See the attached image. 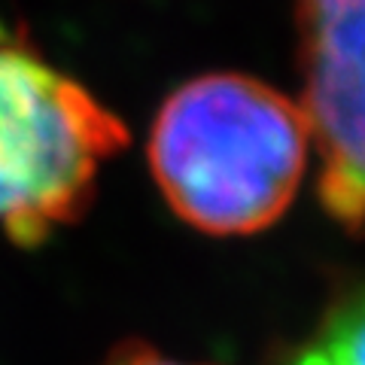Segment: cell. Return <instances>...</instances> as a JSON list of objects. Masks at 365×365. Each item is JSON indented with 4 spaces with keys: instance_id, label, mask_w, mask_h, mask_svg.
Masks as SVG:
<instances>
[{
    "instance_id": "1",
    "label": "cell",
    "mask_w": 365,
    "mask_h": 365,
    "mask_svg": "<svg viewBox=\"0 0 365 365\" xmlns=\"http://www.w3.org/2000/svg\"><path fill=\"white\" fill-rule=\"evenodd\" d=\"M311 125L302 104L259 79L210 73L168 98L150 137L168 204L210 235L271 225L302 182Z\"/></svg>"
},
{
    "instance_id": "2",
    "label": "cell",
    "mask_w": 365,
    "mask_h": 365,
    "mask_svg": "<svg viewBox=\"0 0 365 365\" xmlns=\"http://www.w3.org/2000/svg\"><path fill=\"white\" fill-rule=\"evenodd\" d=\"M128 143L119 116L0 31V235L19 247L73 222L101 165Z\"/></svg>"
},
{
    "instance_id": "3",
    "label": "cell",
    "mask_w": 365,
    "mask_h": 365,
    "mask_svg": "<svg viewBox=\"0 0 365 365\" xmlns=\"http://www.w3.org/2000/svg\"><path fill=\"white\" fill-rule=\"evenodd\" d=\"M292 13L319 198L338 222L365 228V0H292Z\"/></svg>"
},
{
    "instance_id": "4",
    "label": "cell",
    "mask_w": 365,
    "mask_h": 365,
    "mask_svg": "<svg viewBox=\"0 0 365 365\" xmlns=\"http://www.w3.org/2000/svg\"><path fill=\"white\" fill-rule=\"evenodd\" d=\"M289 365H365V289L341 299Z\"/></svg>"
},
{
    "instance_id": "5",
    "label": "cell",
    "mask_w": 365,
    "mask_h": 365,
    "mask_svg": "<svg viewBox=\"0 0 365 365\" xmlns=\"http://www.w3.org/2000/svg\"><path fill=\"white\" fill-rule=\"evenodd\" d=\"M107 365H186V362L165 359V356H158V353L150 350V347H125Z\"/></svg>"
}]
</instances>
